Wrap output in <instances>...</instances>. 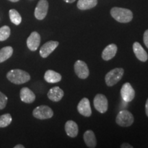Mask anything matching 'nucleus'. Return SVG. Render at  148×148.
Segmentation results:
<instances>
[{"label": "nucleus", "mask_w": 148, "mask_h": 148, "mask_svg": "<svg viewBox=\"0 0 148 148\" xmlns=\"http://www.w3.org/2000/svg\"><path fill=\"white\" fill-rule=\"evenodd\" d=\"M7 78L9 81L15 84H21L28 82L30 75L26 71L21 69H12L7 73Z\"/></svg>", "instance_id": "obj_1"}, {"label": "nucleus", "mask_w": 148, "mask_h": 148, "mask_svg": "<svg viewBox=\"0 0 148 148\" xmlns=\"http://www.w3.org/2000/svg\"><path fill=\"white\" fill-rule=\"evenodd\" d=\"M110 14L116 21L120 23H128L133 18L132 11L126 8L114 7L111 9Z\"/></svg>", "instance_id": "obj_2"}, {"label": "nucleus", "mask_w": 148, "mask_h": 148, "mask_svg": "<svg viewBox=\"0 0 148 148\" xmlns=\"http://www.w3.org/2000/svg\"><path fill=\"white\" fill-rule=\"evenodd\" d=\"M124 70L122 68H115L108 72L105 77L106 84L109 86H114L123 77Z\"/></svg>", "instance_id": "obj_3"}, {"label": "nucleus", "mask_w": 148, "mask_h": 148, "mask_svg": "<svg viewBox=\"0 0 148 148\" xmlns=\"http://www.w3.org/2000/svg\"><path fill=\"white\" fill-rule=\"evenodd\" d=\"M116 122L122 127L130 126L134 122V116L129 111L123 110L120 111L116 118Z\"/></svg>", "instance_id": "obj_4"}, {"label": "nucleus", "mask_w": 148, "mask_h": 148, "mask_svg": "<svg viewBox=\"0 0 148 148\" xmlns=\"http://www.w3.org/2000/svg\"><path fill=\"white\" fill-rule=\"evenodd\" d=\"M33 116L35 118L39 119H47L52 117L53 115V112L50 107L47 106H37L33 110Z\"/></svg>", "instance_id": "obj_5"}, {"label": "nucleus", "mask_w": 148, "mask_h": 148, "mask_svg": "<svg viewBox=\"0 0 148 148\" xmlns=\"http://www.w3.org/2000/svg\"><path fill=\"white\" fill-rule=\"evenodd\" d=\"M94 106L100 113H104L108 110V103L106 96L102 94H97L94 98Z\"/></svg>", "instance_id": "obj_6"}, {"label": "nucleus", "mask_w": 148, "mask_h": 148, "mask_svg": "<svg viewBox=\"0 0 148 148\" xmlns=\"http://www.w3.org/2000/svg\"><path fill=\"white\" fill-rule=\"evenodd\" d=\"M49 3L47 0H40L34 10V16L37 19L42 20L47 14Z\"/></svg>", "instance_id": "obj_7"}, {"label": "nucleus", "mask_w": 148, "mask_h": 148, "mask_svg": "<svg viewBox=\"0 0 148 148\" xmlns=\"http://www.w3.org/2000/svg\"><path fill=\"white\" fill-rule=\"evenodd\" d=\"M74 70L75 73L81 79L87 78L89 75V70H88L87 64L82 60H77L74 64Z\"/></svg>", "instance_id": "obj_8"}, {"label": "nucleus", "mask_w": 148, "mask_h": 148, "mask_svg": "<svg viewBox=\"0 0 148 148\" xmlns=\"http://www.w3.org/2000/svg\"><path fill=\"white\" fill-rule=\"evenodd\" d=\"M121 95L123 100L125 102H130L134 98L135 92L132 85L126 82L122 86L121 88Z\"/></svg>", "instance_id": "obj_9"}, {"label": "nucleus", "mask_w": 148, "mask_h": 148, "mask_svg": "<svg viewBox=\"0 0 148 148\" xmlns=\"http://www.w3.org/2000/svg\"><path fill=\"white\" fill-rule=\"evenodd\" d=\"M59 45V42L58 41H53V40H50L45 42L43 45L40 47V55L42 58H47L48 56L51 54L55 49L58 47Z\"/></svg>", "instance_id": "obj_10"}, {"label": "nucleus", "mask_w": 148, "mask_h": 148, "mask_svg": "<svg viewBox=\"0 0 148 148\" xmlns=\"http://www.w3.org/2000/svg\"><path fill=\"white\" fill-rule=\"evenodd\" d=\"M40 42V36L38 32H33L31 33L27 39V46L29 50L36 51L39 47Z\"/></svg>", "instance_id": "obj_11"}, {"label": "nucleus", "mask_w": 148, "mask_h": 148, "mask_svg": "<svg viewBox=\"0 0 148 148\" xmlns=\"http://www.w3.org/2000/svg\"><path fill=\"white\" fill-rule=\"evenodd\" d=\"M77 110L82 115L84 116H90L92 114L90 101L87 98H83L77 105Z\"/></svg>", "instance_id": "obj_12"}, {"label": "nucleus", "mask_w": 148, "mask_h": 148, "mask_svg": "<svg viewBox=\"0 0 148 148\" xmlns=\"http://www.w3.org/2000/svg\"><path fill=\"white\" fill-rule=\"evenodd\" d=\"M20 98L23 102L30 103L35 100L36 96L32 90H31L29 88L23 87L21 88V91H20Z\"/></svg>", "instance_id": "obj_13"}, {"label": "nucleus", "mask_w": 148, "mask_h": 148, "mask_svg": "<svg viewBox=\"0 0 148 148\" xmlns=\"http://www.w3.org/2000/svg\"><path fill=\"white\" fill-rule=\"evenodd\" d=\"M133 51H134L135 56L138 60L141 61V62L147 61L148 58L147 53L139 42H135L133 44Z\"/></svg>", "instance_id": "obj_14"}, {"label": "nucleus", "mask_w": 148, "mask_h": 148, "mask_svg": "<svg viewBox=\"0 0 148 148\" xmlns=\"http://www.w3.org/2000/svg\"><path fill=\"white\" fill-rule=\"evenodd\" d=\"M117 51V47L114 44H110L107 45L102 51L101 57L104 60H109L114 58Z\"/></svg>", "instance_id": "obj_15"}, {"label": "nucleus", "mask_w": 148, "mask_h": 148, "mask_svg": "<svg viewBox=\"0 0 148 148\" xmlns=\"http://www.w3.org/2000/svg\"><path fill=\"white\" fill-rule=\"evenodd\" d=\"M64 96L63 90L58 86L51 88L47 93V97L49 99L53 101H59L62 99Z\"/></svg>", "instance_id": "obj_16"}, {"label": "nucleus", "mask_w": 148, "mask_h": 148, "mask_svg": "<svg viewBox=\"0 0 148 148\" xmlns=\"http://www.w3.org/2000/svg\"><path fill=\"white\" fill-rule=\"evenodd\" d=\"M65 132L70 137L74 138L78 134V126L73 121H68L65 123Z\"/></svg>", "instance_id": "obj_17"}, {"label": "nucleus", "mask_w": 148, "mask_h": 148, "mask_svg": "<svg viewBox=\"0 0 148 148\" xmlns=\"http://www.w3.org/2000/svg\"><path fill=\"white\" fill-rule=\"evenodd\" d=\"M44 78L46 82L49 83H56L60 82L62 79V76L60 73L53 70H47L44 75Z\"/></svg>", "instance_id": "obj_18"}, {"label": "nucleus", "mask_w": 148, "mask_h": 148, "mask_svg": "<svg viewBox=\"0 0 148 148\" xmlns=\"http://www.w3.org/2000/svg\"><path fill=\"white\" fill-rule=\"evenodd\" d=\"M84 140L86 145L88 147H95L97 142H96L95 134H94V132L92 130H87L85 132L84 134Z\"/></svg>", "instance_id": "obj_19"}, {"label": "nucleus", "mask_w": 148, "mask_h": 148, "mask_svg": "<svg viewBox=\"0 0 148 148\" xmlns=\"http://www.w3.org/2000/svg\"><path fill=\"white\" fill-rule=\"evenodd\" d=\"M97 4V0H79L77 6L79 10H88L94 8Z\"/></svg>", "instance_id": "obj_20"}, {"label": "nucleus", "mask_w": 148, "mask_h": 148, "mask_svg": "<svg viewBox=\"0 0 148 148\" xmlns=\"http://www.w3.org/2000/svg\"><path fill=\"white\" fill-rule=\"evenodd\" d=\"M12 53L13 49L10 46H7L0 49V63L10 58L12 56Z\"/></svg>", "instance_id": "obj_21"}, {"label": "nucleus", "mask_w": 148, "mask_h": 148, "mask_svg": "<svg viewBox=\"0 0 148 148\" xmlns=\"http://www.w3.org/2000/svg\"><path fill=\"white\" fill-rule=\"evenodd\" d=\"M9 16H10V19L12 23L14 25H19L21 23L22 18L20 14L18 13V11H16L14 9H11L9 11Z\"/></svg>", "instance_id": "obj_22"}, {"label": "nucleus", "mask_w": 148, "mask_h": 148, "mask_svg": "<svg viewBox=\"0 0 148 148\" xmlns=\"http://www.w3.org/2000/svg\"><path fill=\"white\" fill-rule=\"evenodd\" d=\"M12 122V116L10 114L7 113L0 116V127H5Z\"/></svg>", "instance_id": "obj_23"}, {"label": "nucleus", "mask_w": 148, "mask_h": 148, "mask_svg": "<svg viewBox=\"0 0 148 148\" xmlns=\"http://www.w3.org/2000/svg\"><path fill=\"white\" fill-rule=\"evenodd\" d=\"M10 35V29L7 25H4L0 28V41L8 39Z\"/></svg>", "instance_id": "obj_24"}, {"label": "nucleus", "mask_w": 148, "mask_h": 148, "mask_svg": "<svg viewBox=\"0 0 148 148\" xmlns=\"http://www.w3.org/2000/svg\"><path fill=\"white\" fill-rule=\"evenodd\" d=\"M7 101H8V98L4 94L0 92V110H2L6 106Z\"/></svg>", "instance_id": "obj_25"}, {"label": "nucleus", "mask_w": 148, "mask_h": 148, "mask_svg": "<svg viewBox=\"0 0 148 148\" xmlns=\"http://www.w3.org/2000/svg\"><path fill=\"white\" fill-rule=\"evenodd\" d=\"M143 41L146 47L148 48V29L144 32L143 34Z\"/></svg>", "instance_id": "obj_26"}, {"label": "nucleus", "mask_w": 148, "mask_h": 148, "mask_svg": "<svg viewBox=\"0 0 148 148\" xmlns=\"http://www.w3.org/2000/svg\"><path fill=\"white\" fill-rule=\"evenodd\" d=\"M121 147H122V148H132V146L130 145L128 143H123L121 145Z\"/></svg>", "instance_id": "obj_27"}, {"label": "nucleus", "mask_w": 148, "mask_h": 148, "mask_svg": "<svg viewBox=\"0 0 148 148\" xmlns=\"http://www.w3.org/2000/svg\"><path fill=\"white\" fill-rule=\"evenodd\" d=\"M145 112H146V114H147V116H148V99L145 103Z\"/></svg>", "instance_id": "obj_28"}, {"label": "nucleus", "mask_w": 148, "mask_h": 148, "mask_svg": "<svg viewBox=\"0 0 148 148\" xmlns=\"http://www.w3.org/2000/svg\"><path fill=\"white\" fill-rule=\"evenodd\" d=\"M14 148H24L25 147H24L23 145H15L14 147Z\"/></svg>", "instance_id": "obj_29"}, {"label": "nucleus", "mask_w": 148, "mask_h": 148, "mask_svg": "<svg viewBox=\"0 0 148 148\" xmlns=\"http://www.w3.org/2000/svg\"><path fill=\"white\" fill-rule=\"evenodd\" d=\"M64 1L66 3H73L75 1V0H64Z\"/></svg>", "instance_id": "obj_30"}, {"label": "nucleus", "mask_w": 148, "mask_h": 148, "mask_svg": "<svg viewBox=\"0 0 148 148\" xmlns=\"http://www.w3.org/2000/svg\"><path fill=\"white\" fill-rule=\"evenodd\" d=\"M9 1H12V2H16V1H19V0H9Z\"/></svg>", "instance_id": "obj_31"}]
</instances>
